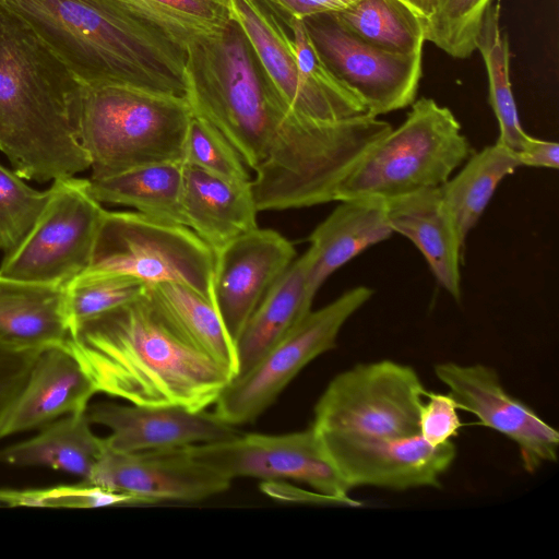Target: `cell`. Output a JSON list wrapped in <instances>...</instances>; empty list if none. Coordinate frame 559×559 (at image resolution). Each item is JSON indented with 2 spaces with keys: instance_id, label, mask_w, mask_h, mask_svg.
Wrapping results in <instances>:
<instances>
[{
  "instance_id": "cell-33",
  "label": "cell",
  "mask_w": 559,
  "mask_h": 559,
  "mask_svg": "<svg viewBox=\"0 0 559 559\" xmlns=\"http://www.w3.org/2000/svg\"><path fill=\"white\" fill-rule=\"evenodd\" d=\"M492 0H440L425 23L424 35L451 57L468 58L476 50L477 34Z\"/></svg>"
},
{
  "instance_id": "cell-4",
  "label": "cell",
  "mask_w": 559,
  "mask_h": 559,
  "mask_svg": "<svg viewBox=\"0 0 559 559\" xmlns=\"http://www.w3.org/2000/svg\"><path fill=\"white\" fill-rule=\"evenodd\" d=\"M85 87L120 84L183 96L186 49L117 0H0Z\"/></svg>"
},
{
  "instance_id": "cell-8",
  "label": "cell",
  "mask_w": 559,
  "mask_h": 559,
  "mask_svg": "<svg viewBox=\"0 0 559 559\" xmlns=\"http://www.w3.org/2000/svg\"><path fill=\"white\" fill-rule=\"evenodd\" d=\"M427 391L411 366L393 360L358 364L335 376L313 409L320 433L404 438L419 435Z\"/></svg>"
},
{
  "instance_id": "cell-21",
  "label": "cell",
  "mask_w": 559,
  "mask_h": 559,
  "mask_svg": "<svg viewBox=\"0 0 559 559\" xmlns=\"http://www.w3.org/2000/svg\"><path fill=\"white\" fill-rule=\"evenodd\" d=\"M338 202L309 237L308 289L313 297L335 271L394 234L384 199L359 197Z\"/></svg>"
},
{
  "instance_id": "cell-23",
  "label": "cell",
  "mask_w": 559,
  "mask_h": 559,
  "mask_svg": "<svg viewBox=\"0 0 559 559\" xmlns=\"http://www.w3.org/2000/svg\"><path fill=\"white\" fill-rule=\"evenodd\" d=\"M183 165L182 206L186 225L214 252L259 227V210L251 182H233Z\"/></svg>"
},
{
  "instance_id": "cell-2",
  "label": "cell",
  "mask_w": 559,
  "mask_h": 559,
  "mask_svg": "<svg viewBox=\"0 0 559 559\" xmlns=\"http://www.w3.org/2000/svg\"><path fill=\"white\" fill-rule=\"evenodd\" d=\"M64 347L97 393L131 404L203 411L214 405L234 378L180 333L146 290L78 325Z\"/></svg>"
},
{
  "instance_id": "cell-31",
  "label": "cell",
  "mask_w": 559,
  "mask_h": 559,
  "mask_svg": "<svg viewBox=\"0 0 559 559\" xmlns=\"http://www.w3.org/2000/svg\"><path fill=\"white\" fill-rule=\"evenodd\" d=\"M185 49L221 34L231 21L230 0H117Z\"/></svg>"
},
{
  "instance_id": "cell-34",
  "label": "cell",
  "mask_w": 559,
  "mask_h": 559,
  "mask_svg": "<svg viewBox=\"0 0 559 559\" xmlns=\"http://www.w3.org/2000/svg\"><path fill=\"white\" fill-rule=\"evenodd\" d=\"M49 199V189L37 191L15 171L0 164V251L17 248L32 230Z\"/></svg>"
},
{
  "instance_id": "cell-15",
  "label": "cell",
  "mask_w": 559,
  "mask_h": 559,
  "mask_svg": "<svg viewBox=\"0 0 559 559\" xmlns=\"http://www.w3.org/2000/svg\"><path fill=\"white\" fill-rule=\"evenodd\" d=\"M433 370L459 409L473 414L483 426L518 445L526 472L535 473L544 464L557 461L559 432L523 401L511 395L492 367L444 361L437 364Z\"/></svg>"
},
{
  "instance_id": "cell-16",
  "label": "cell",
  "mask_w": 559,
  "mask_h": 559,
  "mask_svg": "<svg viewBox=\"0 0 559 559\" xmlns=\"http://www.w3.org/2000/svg\"><path fill=\"white\" fill-rule=\"evenodd\" d=\"M86 481L127 493L139 504L201 501L226 491L231 484L192 457L187 447L118 452L106 443Z\"/></svg>"
},
{
  "instance_id": "cell-39",
  "label": "cell",
  "mask_w": 559,
  "mask_h": 559,
  "mask_svg": "<svg viewBox=\"0 0 559 559\" xmlns=\"http://www.w3.org/2000/svg\"><path fill=\"white\" fill-rule=\"evenodd\" d=\"M277 16L285 20H305L307 17L335 13L357 0H257Z\"/></svg>"
},
{
  "instance_id": "cell-9",
  "label": "cell",
  "mask_w": 559,
  "mask_h": 559,
  "mask_svg": "<svg viewBox=\"0 0 559 559\" xmlns=\"http://www.w3.org/2000/svg\"><path fill=\"white\" fill-rule=\"evenodd\" d=\"M106 210L90 192L88 179L58 178L22 243L5 253L0 274L19 281L67 286L91 263Z\"/></svg>"
},
{
  "instance_id": "cell-10",
  "label": "cell",
  "mask_w": 559,
  "mask_h": 559,
  "mask_svg": "<svg viewBox=\"0 0 559 559\" xmlns=\"http://www.w3.org/2000/svg\"><path fill=\"white\" fill-rule=\"evenodd\" d=\"M373 294L359 285L311 310L247 372L229 381L214 403V414L234 427L257 419L310 361L336 346L345 322Z\"/></svg>"
},
{
  "instance_id": "cell-22",
  "label": "cell",
  "mask_w": 559,
  "mask_h": 559,
  "mask_svg": "<svg viewBox=\"0 0 559 559\" xmlns=\"http://www.w3.org/2000/svg\"><path fill=\"white\" fill-rule=\"evenodd\" d=\"M70 335L66 287L0 274V344L40 353L64 346Z\"/></svg>"
},
{
  "instance_id": "cell-41",
  "label": "cell",
  "mask_w": 559,
  "mask_h": 559,
  "mask_svg": "<svg viewBox=\"0 0 559 559\" xmlns=\"http://www.w3.org/2000/svg\"><path fill=\"white\" fill-rule=\"evenodd\" d=\"M261 490L271 497L286 501L328 504V506H345L338 499L319 493L317 491L301 490L287 483L280 480L262 481Z\"/></svg>"
},
{
  "instance_id": "cell-32",
  "label": "cell",
  "mask_w": 559,
  "mask_h": 559,
  "mask_svg": "<svg viewBox=\"0 0 559 559\" xmlns=\"http://www.w3.org/2000/svg\"><path fill=\"white\" fill-rule=\"evenodd\" d=\"M147 285L119 273L85 271L66 286L70 332L81 323L141 297Z\"/></svg>"
},
{
  "instance_id": "cell-24",
  "label": "cell",
  "mask_w": 559,
  "mask_h": 559,
  "mask_svg": "<svg viewBox=\"0 0 559 559\" xmlns=\"http://www.w3.org/2000/svg\"><path fill=\"white\" fill-rule=\"evenodd\" d=\"M311 260L309 250L295 259L249 318L236 342L235 377L247 372L311 311L314 298L308 289Z\"/></svg>"
},
{
  "instance_id": "cell-38",
  "label": "cell",
  "mask_w": 559,
  "mask_h": 559,
  "mask_svg": "<svg viewBox=\"0 0 559 559\" xmlns=\"http://www.w3.org/2000/svg\"><path fill=\"white\" fill-rule=\"evenodd\" d=\"M38 354L0 344V426L22 392Z\"/></svg>"
},
{
  "instance_id": "cell-29",
  "label": "cell",
  "mask_w": 559,
  "mask_h": 559,
  "mask_svg": "<svg viewBox=\"0 0 559 559\" xmlns=\"http://www.w3.org/2000/svg\"><path fill=\"white\" fill-rule=\"evenodd\" d=\"M364 41L397 55L423 53V21L399 0H357L332 13Z\"/></svg>"
},
{
  "instance_id": "cell-14",
  "label": "cell",
  "mask_w": 559,
  "mask_h": 559,
  "mask_svg": "<svg viewBox=\"0 0 559 559\" xmlns=\"http://www.w3.org/2000/svg\"><path fill=\"white\" fill-rule=\"evenodd\" d=\"M318 433L333 464L352 489L360 486L397 491L437 488L456 457L452 441L432 445L420 435L380 438Z\"/></svg>"
},
{
  "instance_id": "cell-40",
  "label": "cell",
  "mask_w": 559,
  "mask_h": 559,
  "mask_svg": "<svg viewBox=\"0 0 559 559\" xmlns=\"http://www.w3.org/2000/svg\"><path fill=\"white\" fill-rule=\"evenodd\" d=\"M516 153L521 166L552 169L559 167V144L555 141L540 140L528 134Z\"/></svg>"
},
{
  "instance_id": "cell-27",
  "label": "cell",
  "mask_w": 559,
  "mask_h": 559,
  "mask_svg": "<svg viewBox=\"0 0 559 559\" xmlns=\"http://www.w3.org/2000/svg\"><path fill=\"white\" fill-rule=\"evenodd\" d=\"M146 292L180 333L236 376V345L212 299L174 282L147 285Z\"/></svg>"
},
{
  "instance_id": "cell-3",
  "label": "cell",
  "mask_w": 559,
  "mask_h": 559,
  "mask_svg": "<svg viewBox=\"0 0 559 559\" xmlns=\"http://www.w3.org/2000/svg\"><path fill=\"white\" fill-rule=\"evenodd\" d=\"M84 86L19 16L0 4V151L23 179L75 176Z\"/></svg>"
},
{
  "instance_id": "cell-7",
  "label": "cell",
  "mask_w": 559,
  "mask_h": 559,
  "mask_svg": "<svg viewBox=\"0 0 559 559\" xmlns=\"http://www.w3.org/2000/svg\"><path fill=\"white\" fill-rule=\"evenodd\" d=\"M214 262L212 248L187 226L136 211H106L85 271L124 274L146 285L179 283L213 300Z\"/></svg>"
},
{
  "instance_id": "cell-6",
  "label": "cell",
  "mask_w": 559,
  "mask_h": 559,
  "mask_svg": "<svg viewBox=\"0 0 559 559\" xmlns=\"http://www.w3.org/2000/svg\"><path fill=\"white\" fill-rule=\"evenodd\" d=\"M472 154L453 112L431 98L412 104L404 122L391 129L343 180L337 201L384 200L443 185Z\"/></svg>"
},
{
  "instance_id": "cell-12",
  "label": "cell",
  "mask_w": 559,
  "mask_h": 559,
  "mask_svg": "<svg viewBox=\"0 0 559 559\" xmlns=\"http://www.w3.org/2000/svg\"><path fill=\"white\" fill-rule=\"evenodd\" d=\"M264 80L285 112L306 122H334L367 114L362 102L338 95L308 74L287 23L257 0H230Z\"/></svg>"
},
{
  "instance_id": "cell-5",
  "label": "cell",
  "mask_w": 559,
  "mask_h": 559,
  "mask_svg": "<svg viewBox=\"0 0 559 559\" xmlns=\"http://www.w3.org/2000/svg\"><path fill=\"white\" fill-rule=\"evenodd\" d=\"M191 118L183 96L120 84L84 86L80 129L90 179L182 162Z\"/></svg>"
},
{
  "instance_id": "cell-17",
  "label": "cell",
  "mask_w": 559,
  "mask_h": 559,
  "mask_svg": "<svg viewBox=\"0 0 559 559\" xmlns=\"http://www.w3.org/2000/svg\"><path fill=\"white\" fill-rule=\"evenodd\" d=\"M214 254L212 298L236 345L255 308L296 259V250L280 233L258 227Z\"/></svg>"
},
{
  "instance_id": "cell-35",
  "label": "cell",
  "mask_w": 559,
  "mask_h": 559,
  "mask_svg": "<svg viewBox=\"0 0 559 559\" xmlns=\"http://www.w3.org/2000/svg\"><path fill=\"white\" fill-rule=\"evenodd\" d=\"M182 163L233 182L252 180L249 168L228 140L193 114L186 133Z\"/></svg>"
},
{
  "instance_id": "cell-1",
  "label": "cell",
  "mask_w": 559,
  "mask_h": 559,
  "mask_svg": "<svg viewBox=\"0 0 559 559\" xmlns=\"http://www.w3.org/2000/svg\"><path fill=\"white\" fill-rule=\"evenodd\" d=\"M185 82L192 114L217 129L254 173L259 212L337 201L343 180L382 135L368 115L334 122L288 116L233 19L221 34L186 48Z\"/></svg>"
},
{
  "instance_id": "cell-28",
  "label": "cell",
  "mask_w": 559,
  "mask_h": 559,
  "mask_svg": "<svg viewBox=\"0 0 559 559\" xmlns=\"http://www.w3.org/2000/svg\"><path fill=\"white\" fill-rule=\"evenodd\" d=\"M521 166L518 153L496 142L472 153L440 191L465 243L504 177Z\"/></svg>"
},
{
  "instance_id": "cell-30",
  "label": "cell",
  "mask_w": 559,
  "mask_h": 559,
  "mask_svg": "<svg viewBox=\"0 0 559 559\" xmlns=\"http://www.w3.org/2000/svg\"><path fill=\"white\" fill-rule=\"evenodd\" d=\"M487 71L489 103L499 123L497 142L519 152L528 136L523 130L510 82L508 36L501 33L499 10L490 4L486 10L476 39Z\"/></svg>"
},
{
  "instance_id": "cell-26",
  "label": "cell",
  "mask_w": 559,
  "mask_h": 559,
  "mask_svg": "<svg viewBox=\"0 0 559 559\" xmlns=\"http://www.w3.org/2000/svg\"><path fill=\"white\" fill-rule=\"evenodd\" d=\"M183 167L182 162L138 166L88 179V188L100 203L131 206L148 217L187 226L182 206Z\"/></svg>"
},
{
  "instance_id": "cell-37",
  "label": "cell",
  "mask_w": 559,
  "mask_h": 559,
  "mask_svg": "<svg viewBox=\"0 0 559 559\" xmlns=\"http://www.w3.org/2000/svg\"><path fill=\"white\" fill-rule=\"evenodd\" d=\"M425 399L418 416L419 435L432 445L451 441L462 427L453 397L450 393L427 392Z\"/></svg>"
},
{
  "instance_id": "cell-25",
  "label": "cell",
  "mask_w": 559,
  "mask_h": 559,
  "mask_svg": "<svg viewBox=\"0 0 559 559\" xmlns=\"http://www.w3.org/2000/svg\"><path fill=\"white\" fill-rule=\"evenodd\" d=\"M86 411L62 416L24 441L0 449V463L20 467H47L87 480L105 450Z\"/></svg>"
},
{
  "instance_id": "cell-13",
  "label": "cell",
  "mask_w": 559,
  "mask_h": 559,
  "mask_svg": "<svg viewBox=\"0 0 559 559\" xmlns=\"http://www.w3.org/2000/svg\"><path fill=\"white\" fill-rule=\"evenodd\" d=\"M304 21L329 70L365 104L373 117L412 105L423 74L421 57L379 49L345 28L332 13Z\"/></svg>"
},
{
  "instance_id": "cell-19",
  "label": "cell",
  "mask_w": 559,
  "mask_h": 559,
  "mask_svg": "<svg viewBox=\"0 0 559 559\" xmlns=\"http://www.w3.org/2000/svg\"><path fill=\"white\" fill-rule=\"evenodd\" d=\"M96 393L80 362L64 346L44 349L0 426V438L39 429L62 416L84 412Z\"/></svg>"
},
{
  "instance_id": "cell-18",
  "label": "cell",
  "mask_w": 559,
  "mask_h": 559,
  "mask_svg": "<svg viewBox=\"0 0 559 559\" xmlns=\"http://www.w3.org/2000/svg\"><path fill=\"white\" fill-rule=\"evenodd\" d=\"M92 425L110 430L107 448L141 452L216 442L241 431L219 419L214 412L192 411L178 405L146 406L100 402L88 405Z\"/></svg>"
},
{
  "instance_id": "cell-20",
  "label": "cell",
  "mask_w": 559,
  "mask_h": 559,
  "mask_svg": "<svg viewBox=\"0 0 559 559\" xmlns=\"http://www.w3.org/2000/svg\"><path fill=\"white\" fill-rule=\"evenodd\" d=\"M385 204L393 233L403 235L417 247L438 283L460 301V265L465 243L440 188L388 199Z\"/></svg>"
},
{
  "instance_id": "cell-42",
  "label": "cell",
  "mask_w": 559,
  "mask_h": 559,
  "mask_svg": "<svg viewBox=\"0 0 559 559\" xmlns=\"http://www.w3.org/2000/svg\"><path fill=\"white\" fill-rule=\"evenodd\" d=\"M409 8L425 25L436 13L440 0H399Z\"/></svg>"
},
{
  "instance_id": "cell-11",
  "label": "cell",
  "mask_w": 559,
  "mask_h": 559,
  "mask_svg": "<svg viewBox=\"0 0 559 559\" xmlns=\"http://www.w3.org/2000/svg\"><path fill=\"white\" fill-rule=\"evenodd\" d=\"M187 448L192 457L230 480L238 477L262 481L297 480L341 500L346 507L361 506L350 498L352 488L312 427L282 435L240 432L226 440Z\"/></svg>"
},
{
  "instance_id": "cell-36",
  "label": "cell",
  "mask_w": 559,
  "mask_h": 559,
  "mask_svg": "<svg viewBox=\"0 0 559 559\" xmlns=\"http://www.w3.org/2000/svg\"><path fill=\"white\" fill-rule=\"evenodd\" d=\"M0 503L9 507L67 509L139 504L133 497L127 493L116 492L86 480L46 488H1Z\"/></svg>"
}]
</instances>
